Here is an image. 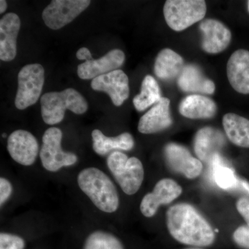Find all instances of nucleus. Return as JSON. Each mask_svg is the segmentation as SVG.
Segmentation results:
<instances>
[{
  "label": "nucleus",
  "instance_id": "obj_1",
  "mask_svg": "<svg viewBox=\"0 0 249 249\" xmlns=\"http://www.w3.org/2000/svg\"><path fill=\"white\" fill-rule=\"evenodd\" d=\"M168 231L175 240L193 247H209L215 240L211 224L193 206L173 205L166 213Z\"/></svg>",
  "mask_w": 249,
  "mask_h": 249
},
{
  "label": "nucleus",
  "instance_id": "obj_2",
  "mask_svg": "<svg viewBox=\"0 0 249 249\" xmlns=\"http://www.w3.org/2000/svg\"><path fill=\"white\" fill-rule=\"evenodd\" d=\"M78 183L98 209L107 213L117 211L119 206L117 189L102 170L96 168L83 169L78 175Z\"/></svg>",
  "mask_w": 249,
  "mask_h": 249
},
{
  "label": "nucleus",
  "instance_id": "obj_3",
  "mask_svg": "<svg viewBox=\"0 0 249 249\" xmlns=\"http://www.w3.org/2000/svg\"><path fill=\"white\" fill-rule=\"evenodd\" d=\"M41 113L45 124L53 125L60 124L67 109L76 114L88 111L86 100L78 91L68 88L60 92L46 93L41 97Z\"/></svg>",
  "mask_w": 249,
  "mask_h": 249
},
{
  "label": "nucleus",
  "instance_id": "obj_4",
  "mask_svg": "<svg viewBox=\"0 0 249 249\" xmlns=\"http://www.w3.org/2000/svg\"><path fill=\"white\" fill-rule=\"evenodd\" d=\"M107 164L125 194L132 196L139 191L143 181L144 169L138 158H129L125 154L115 151L108 156Z\"/></svg>",
  "mask_w": 249,
  "mask_h": 249
},
{
  "label": "nucleus",
  "instance_id": "obj_5",
  "mask_svg": "<svg viewBox=\"0 0 249 249\" xmlns=\"http://www.w3.org/2000/svg\"><path fill=\"white\" fill-rule=\"evenodd\" d=\"M203 0H168L163 7L165 22L175 31H182L203 19L206 14Z\"/></svg>",
  "mask_w": 249,
  "mask_h": 249
},
{
  "label": "nucleus",
  "instance_id": "obj_6",
  "mask_svg": "<svg viewBox=\"0 0 249 249\" xmlns=\"http://www.w3.org/2000/svg\"><path fill=\"white\" fill-rule=\"evenodd\" d=\"M45 83V70L40 64L25 65L18 73V89L15 105L25 109L38 101Z\"/></svg>",
  "mask_w": 249,
  "mask_h": 249
},
{
  "label": "nucleus",
  "instance_id": "obj_7",
  "mask_svg": "<svg viewBox=\"0 0 249 249\" xmlns=\"http://www.w3.org/2000/svg\"><path fill=\"white\" fill-rule=\"evenodd\" d=\"M62 131L54 127L47 129L42 137L40 157L44 168L49 172L55 173L63 167L74 165L78 160L74 153L62 150Z\"/></svg>",
  "mask_w": 249,
  "mask_h": 249
},
{
  "label": "nucleus",
  "instance_id": "obj_8",
  "mask_svg": "<svg viewBox=\"0 0 249 249\" xmlns=\"http://www.w3.org/2000/svg\"><path fill=\"white\" fill-rule=\"evenodd\" d=\"M90 3L89 0H53L44 9L42 19L51 29L58 30L78 17Z\"/></svg>",
  "mask_w": 249,
  "mask_h": 249
},
{
  "label": "nucleus",
  "instance_id": "obj_9",
  "mask_svg": "<svg viewBox=\"0 0 249 249\" xmlns=\"http://www.w3.org/2000/svg\"><path fill=\"white\" fill-rule=\"evenodd\" d=\"M182 193V188L171 178H163L155 185L153 191L147 193L142 198L140 204L142 213L145 217L155 215L161 205H168Z\"/></svg>",
  "mask_w": 249,
  "mask_h": 249
},
{
  "label": "nucleus",
  "instance_id": "obj_10",
  "mask_svg": "<svg viewBox=\"0 0 249 249\" xmlns=\"http://www.w3.org/2000/svg\"><path fill=\"white\" fill-rule=\"evenodd\" d=\"M164 155L170 169L189 179L197 178L202 172L201 160L193 157L189 150L183 145L174 142L168 143L165 147Z\"/></svg>",
  "mask_w": 249,
  "mask_h": 249
},
{
  "label": "nucleus",
  "instance_id": "obj_11",
  "mask_svg": "<svg viewBox=\"0 0 249 249\" xmlns=\"http://www.w3.org/2000/svg\"><path fill=\"white\" fill-rule=\"evenodd\" d=\"M10 156L19 164L29 166L35 163L39 152L37 139L30 132L18 129L10 134L7 142Z\"/></svg>",
  "mask_w": 249,
  "mask_h": 249
},
{
  "label": "nucleus",
  "instance_id": "obj_12",
  "mask_svg": "<svg viewBox=\"0 0 249 249\" xmlns=\"http://www.w3.org/2000/svg\"><path fill=\"white\" fill-rule=\"evenodd\" d=\"M95 91L107 93L116 107L122 106L129 97V79L122 70H117L96 77L91 83Z\"/></svg>",
  "mask_w": 249,
  "mask_h": 249
},
{
  "label": "nucleus",
  "instance_id": "obj_13",
  "mask_svg": "<svg viewBox=\"0 0 249 249\" xmlns=\"http://www.w3.org/2000/svg\"><path fill=\"white\" fill-rule=\"evenodd\" d=\"M199 29L203 34L201 47L206 53H220L230 45L231 31L217 19H204L201 22Z\"/></svg>",
  "mask_w": 249,
  "mask_h": 249
},
{
  "label": "nucleus",
  "instance_id": "obj_14",
  "mask_svg": "<svg viewBox=\"0 0 249 249\" xmlns=\"http://www.w3.org/2000/svg\"><path fill=\"white\" fill-rule=\"evenodd\" d=\"M125 60V55L121 49H113L102 58L90 60L80 64L78 67V75L83 80L94 79L115 71L122 66Z\"/></svg>",
  "mask_w": 249,
  "mask_h": 249
},
{
  "label": "nucleus",
  "instance_id": "obj_15",
  "mask_svg": "<svg viewBox=\"0 0 249 249\" xmlns=\"http://www.w3.org/2000/svg\"><path fill=\"white\" fill-rule=\"evenodd\" d=\"M225 142L226 139L222 132L213 127H203L196 132L195 137V152L201 161L211 164Z\"/></svg>",
  "mask_w": 249,
  "mask_h": 249
},
{
  "label": "nucleus",
  "instance_id": "obj_16",
  "mask_svg": "<svg viewBox=\"0 0 249 249\" xmlns=\"http://www.w3.org/2000/svg\"><path fill=\"white\" fill-rule=\"evenodd\" d=\"M19 16L14 13L4 15L0 20V59L10 62L17 55V37L20 29Z\"/></svg>",
  "mask_w": 249,
  "mask_h": 249
},
{
  "label": "nucleus",
  "instance_id": "obj_17",
  "mask_svg": "<svg viewBox=\"0 0 249 249\" xmlns=\"http://www.w3.org/2000/svg\"><path fill=\"white\" fill-rule=\"evenodd\" d=\"M170 101L162 97L155 106L145 113L139 121L138 130L142 134H155L168 128L173 124L170 116Z\"/></svg>",
  "mask_w": 249,
  "mask_h": 249
},
{
  "label": "nucleus",
  "instance_id": "obj_18",
  "mask_svg": "<svg viewBox=\"0 0 249 249\" xmlns=\"http://www.w3.org/2000/svg\"><path fill=\"white\" fill-rule=\"evenodd\" d=\"M227 76L232 88L238 93L249 94V52L239 49L227 63Z\"/></svg>",
  "mask_w": 249,
  "mask_h": 249
},
{
  "label": "nucleus",
  "instance_id": "obj_19",
  "mask_svg": "<svg viewBox=\"0 0 249 249\" xmlns=\"http://www.w3.org/2000/svg\"><path fill=\"white\" fill-rule=\"evenodd\" d=\"M178 83L180 89L185 92L213 94L215 91L213 82L206 78L200 69L194 65L183 67L178 77Z\"/></svg>",
  "mask_w": 249,
  "mask_h": 249
},
{
  "label": "nucleus",
  "instance_id": "obj_20",
  "mask_svg": "<svg viewBox=\"0 0 249 249\" xmlns=\"http://www.w3.org/2000/svg\"><path fill=\"white\" fill-rule=\"evenodd\" d=\"M178 109L180 114L188 119H211L215 115L217 106L211 98L193 94L183 99Z\"/></svg>",
  "mask_w": 249,
  "mask_h": 249
},
{
  "label": "nucleus",
  "instance_id": "obj_21",
  "mask_svg": "<svg viewBox=\"0 0 249 249\" xmlns=\"http://www.w3.org/2000/svg\"><path fill=\"white\" fill-rule=\"evenodd\" d=\"M93 149L98 155L105 156L113 150L129 151L134 146L133 137L124 132L116 137H106L99 129H94L91 133Z\"/></svg>",
  "mask_w": 249,
  "mask_h": 249
},
{
  "label": "nucleus",
  "instance_id": "obj_22",
  "mask_svg": "<svg viewBox=\"0 0 249 249\" xmlns=\"http://www.w3.org/2000/svg\"><path fill=\"white\" fill-rule=\"evenodd\" d=\"M182 57L172 49L160 51L156 58L154 70L156 76L163 80H173L179 76L184 67Z\"/></svg>",
  "mask_w": 249,
  "mask_h": 249
},
{
  "label": "nucleus",
  "instance_id": "obj_23",
  "mask_svg": "<svg viewBox=\"0 0 249 249\" xmlns=\"http://www.w3.org/2000/svg\"><path fill=\"white\" fill-rule=\"evenodd\" d=\"M223 127L229 140L239 147L249 148V120L233 113L223 117Z\"/></svg>",
  "mask_w": 249,
  "mask_h": 249
},
{
  "label": "nucleus",
  "instance_id": "obj_24",
  "mask_svg": "<svg viewBox=\"0 0 249 249\" xmlns=\"http://www.w3.org/2000/svg\"><path fill=\"white\" fill-rule=\"evenodd\" d=\"M161 98L157 80L152 76L147 75L142 80L141 93L134 98V106L137 111H142L152 105L157 104Z\"/></svg>",
  "mask_w": 249,
  "mask_h": 249
},
{
  "label": "nucleus",
  "instance_id": "obj_25",
  "mask_svg": "<svg viewBox=\"0 0 249 249\" xmlns=\"http://www.w3.org/2000/svg\"><path fill=\"white\" fill-rule=\"evenodd\" d=\"M211 164L213 169L214 181L219 188L231 190L240 187V178L236 176L233 170L224 165L219 154L214 156Z\"/></svg>",
  "mask_w": 249,
  "mask_h": 249
},
{
  "label": "nucleus",
  "instance_id": "obj_26",
  "mask_svg": "<svg viewBox=\"0 0 249 249\" xmlns=\"http://www.w3.org/2000/svg\"><path fill=\"white\" fill-rule=\"evenodd\" d=\"M83 249H124L122 242L109 232L96 231L88 236Z\"/></svg>",
  "mask_w": 249,
  "mask_h": 249
},
{
  "label": "nucleus",
  "instance_id": "obj_27",
  "mask_svg": "<svg viewBox=\"0 0 249 249\" xmlns=\"http://www.w3.org/2000/svg\"><path fill=\"white\" fill-rule=\"evenodd\" d=\"M25 241L19 236L7 232L0 234V249H24Z\"/></svg>",
  "mask_w": 249,
  "mask_h": 249
},
{
  "label": "nucleus",
  "instance_id": "obj_28",
  "mask_svg": "<svg viewBox=\"0 0 249 249\" xmlns=\"http://www.w3.org/2000/svg\"><path fill=\"white\" fill-rule=\"evenodd\" d=\"M234 242L241 248L249 249V228L241 226L237 228L232 235Z\"/></svg>",
  "mask_w": 249,
  "mask_h": 249
},
{
  "label": "nucleus",
  "instance_id": "obj_29",
  "mask_svg": "<svg viewBox=\"0 0 249 249\" xmlns=\"http://www.w3.org/2000/svg\"><path fill=\"white\" fill-rule=\"evenodd\" d=\"M13 193V186L9 180L0 178V205L1 206L9 199Z\"/></svg>",
  "mask_w": 249,
  "mask_h": 249
},
{
  "label": "nucleus",
  "instance_id": "obj_30",
  "mask_svg": "<svg viewBox=\"0 0 249 249\" xmlns=\"http://www.w3.org/2000/svg\"><path fill=\"white\" fill-rule=\"evenodd\" d=\"M236 208L249 228V198L241 197L236 203Z\"/></svg>",
  "mask_w": 249,
  "mask_h": 249
},
{
  "label": "nucleus",
  "instance_id": "obj_31",
  "mask_svg": "<svg viewBox=\"0 0 249 249\" xmlns=\"http://www.w3.org/2000/svg\"><path fill=\"white\" fill-rule=\"evenodd\" d=\"M76 57L78 60H86V61L93 60L91 52H90L89 49L86 48V47H83V48L80 49L77 52Z\"/></svg>",
  "mask_w": 249,
  "mask_h": 249
},
{
  "label": "nucleus",
  "instance_id": "obj_32",
  "mask_svg": "<svg viewBox=\"0 0 249 249\" xmlns=\"http://www.w3.org/2000/svg\"><path fill=\"white\" fill-rule=\"evenodd\" d=\"M240 188L244 190L249 195V183L245 180L240 179Z\"/></svg>",
  "mask_w": 249,
  "mask_h": 249
},
{
  "label": "nucleus",
  "instance_id": "obj_33",
  "mask_svg": "<svg viewBox=\"0 0 249 249\" xmlns=\"http://www.w3.org/2000/svg\"><path fill=\"white\" fill-rule=\"evenodd\" d=\"M7 9V2L5 0L0 1V14H2Z\"/></svg>",
  "mask_w": 249,
  "mask_h": 249
},
{
  "label": "nucleus",
  "instance_id": "obj_34",
  "mask_svg": "<svg viewBox=\"0 0 249 249\" xmlns=\"http://www.w3.org/2000/svg\"><path fill=\"white\" fill-rule=\"evenodd\" d=\"M247 6H248V11L249 13V0L248 1H247Z\"/></svg>",
  "mask_w": 249,
  "mask_h": 249
},
{
  "label": "nucleus",
  "instance_id": "obj_35",
  "mask_svg": "<svg viewBox=\"0 0 249 249\" xmlns=\"http://www.w3.org/2000/svg\"><path fill=\"white\" fill-rule=\"evenodd\" d=\"M200 249V248H187V249Z\"/></svg>",
  "mask_w": 249,
  "mask_h": 249
},
{
  "label": "nucleus",
  "instance_id": "obj_36",
  "mask_svg": "<svg viewBox=\"0 0 249 249\" xmlns=\"http://www.w3.org/2000/svg\"><path fill=\"white\" fill-rule=\"evenodd\" d=\"M2 137H4V138H6V134H2Z\"/></svg>",
  "mask_w": 249,
  "mask_h": 249
}]
</instances>
